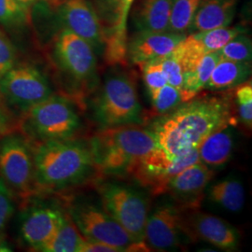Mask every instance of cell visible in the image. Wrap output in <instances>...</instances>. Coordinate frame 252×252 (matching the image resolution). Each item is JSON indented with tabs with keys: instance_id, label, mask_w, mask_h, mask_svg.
<instances>
[{
	"instance_id": "cell-32",
	"label": "cell",
	"mask_w": 252,
	"mask_h": 252,
	"mask_svg": "<svg viewBox=\"0 0 252 252\" xmlns=\"http://www.w3.org/2000/svg\"><path fill=\"white\" fill-rule=\"evenodd\" d=\"M13 212L14 194L0 179V243L3 242L7 226Z\"/></svg>"
},
{
	"instance_id": "cell-9",
	"label": "cell",
	"mask_w": 252,
	"mask_h": 252,
	"mask_svg": "<svg viewBox=\"0 0 252 252\" xmlns=\"http://www.w3.org/2000/svg\"><path fill=\"white\" fill-rule=\"evenodd\" d=\"M68 215L82 236L93 242L108 244L119 252H129L134 243L126 230L108 214L102 205L90 200H73Z\"/></svg>"
},
{
	"instance_id": "cell-12",
	"label": "cell",
	"mask_w": 252,
	"mask_h": 252,
	"mask_svg": "<svg viewBox=\"0 0 252 252\" xmlns=\"http://www.w3.org/2000/svg\"><path fill=\"white\" fill-rule=\"evenodd\" d=\"M64 214L61 207L54 203L26 199L19 224L21 242L33 251L41 252L62 224Z\"/></svg>"
},
{
	"instance_id": "cell-25",
	"label": "cell",
	"mask_w": 252,
	"mask_h": 252,
	"mask_svg": "<svg viewBox=\"0 0 252 252\" xmlns=\"http://www.w3.org/2000/svg\"><path fill=\"white\" fill-rule=\"evenodd\" d=\"M201 0H171L167 31L184 33L189 31Z\"/></svg>"
},
{
	"instance_id": "cell-30",
	"label": "cell",
	"mask_w": 252,
	"mask_h": 252,
	"mask_svg": "<svg viewBox=\"0 0 252 252\" xmlns=\"http://www.w3.org/2000/svg\"><path fill=\"white\" fill-rule=\"evenodd\" d=\"M235 103L238 116L248 129L252 126V81H246L235 87Z\"/></svg>"
},
{
	"instance_id": "cell-35",
	"label": "cell",
	"mask_w": 252,
	"mask_h": 252,
	"mask_svg": "<svg viewBox=\"0 0 252 252\" xmlns=\"http://www.w3.org/2000/svg\"><path fill=\"white\" fill-rule=\"evenodd\" d=\"M81 252H119V251L108 244L93 242L85 239L81 247Z\"/></svg>"
},
{
	"instance_id": "cell-28",
	"label": "cell",
	"mask_w": 252,
	"mask_h": 252,
	"mask_svg": "<svg viewBox=\"0 0 252 252\" xmlns=\"http://www.w3.org/2000/svg\"><path fill=\"white\" fill-rule=\"evenodd\" d=\"M30 9L16 0H0V24L7 27L18 28L26 26Z\"/></svg>"
},
{
	"instance_id": "cell-18",
	"label": "cell",
	"mask_w": 252,
	"mask_h": 252,
	"mask_svg": "<svg viewBox=\"0 0 252 252\" xmlns=\"http://www.w3.org/2000/svg\"><path fill=\"white\" fill-rule=\"evenodd\" d=\"M171 0H134L132 22L138 31H167Z\"/></svg>"
},
{
	"instance_id": "cell-14",
	"label": "cell",
	"mask_w": 252,
	"mask_h": 252,
	"mask_svg": "<svg viewBox=\"0 0 252 252\" xmlns=\"http://www.w3.org/2000/svg\"><path fill=\"white\" fill-rule=\"evenodd\" d=\"M63 27L81 36L95 53L103 54L105 34L99 16L88 0H54Z\"/></svg>"
},
{
	"instance_id": "cell-37",
	"label": "cell",
	"mask_w": 252,
	"mask_h": 252,
	"mask_svg": "<svg viewBox=\"0 0 252 252\" xmlns=\"http://www.w3.org/2000/svg\"><path fill=\"white\" fill-rule=\"evenodd\" d=\"M3 134H5V132H3L2 130H0V135H3Z\"/></svg>"
},
{
	"instance_id": "cell-1",
	"label": "cell",
	"mask_w": 252,
	"mask_h": 252,
	"mask_svg": "<svg viewBox=\"0 0 252 252\" xmlns=\"http://www.w3.org/2000/svg\"><path fill=\"white\" fill-rule=\"evenodd\" d=\"M234 120L229 98L202 96L163 114L151 130L160 148L172 157H180L198 149L214 132L235 125Z\"/></svg>"
},
{
	"instance_id": "cell-33",
	"label": "cell",
	"mask_w": 252,
	"mask_h": 252,
	"mask_svg": "<svg viewBox=\"0 0 252 252\" xmlns=\"http://www.w3.org/2000/svg\"><path fill=\"white\" fill-rule=\"evenodd\" d=\"M16 63V51L7 36L0 30V79Z\"/></svg>"
},
{
	"instance_id": "cell-8",
	"label": "cell",
	"mask_w": 252,
	"mask_h": 252,
	"mask_svg": "<svg viewBox=\"0 0 252 252\" xmlns=\"http://www.w3.org/2000/svg\"><path fill=\"white\" fill-rule=\"evenodd\" d=\"M0 94L10 111L20 118L54 92L45 74L36 65L16 63L0 79Z\"/></svg>"
},
{
	"instance_id": "cell-11",
	"label": "cell",
	"mask_w": 252,
	"mask_h": 252,
	"mask_svg": "<svg viewBox=\"0 0 252 252\" xmlns=\"http://www.w3.org/2000/svg\"><path fill=\"white\" fill-rule=\"evenodd\" d=\"M198 161V149L183 156L172 157L158 146L137 162L129 175L153 196H158L165 194L172 179Z\"/></svg>"
},
{
	"instance_id": "cell-6",
	"label": "cell",
	"mask_w": 252,
	"mask_h": 252,
	"mask_svg": "<svg viewBox=\"0 0 252 252\" xmlns=\"http://www.w3.org/2000/svg\"><path fill=\"white\" fill-rule=\"evenodd\" d=\"M0 179L23 201L36 195L33 142L19 129L0 135Z\"/></svg>"
},
{
	"instance_id": "cell-36",
	"label": "cell",
	"mask_w": 252,
	"mask_h": 252,
	"mask_svg": "<svg viewBox=\"0 0 252 252\" xmlns=\"http://www.w3.org/2000/svg\"><path fill=\"white\" fill-rule=\"evenodd\" d=\"M16 1H18L20 4H22L27 9H30V8L34 5H36V3H39L41 1H52V0H16Z\"/></svg>"
},
{
	"instance_id": "cell-15",
	"label": "cell",
	"mask_w": 252,
	"mask_h": 252,
	"mask_svg": "<svg viewBox=\"0 0 252 252\" xmlns=\"http://www.w3.org/2000/svg\"><path fill=\"white\" fill-rule=\"evenodd\" d=\"M182 234L181 209L174 202L160 203L149 213L144 241L150 249L157 252L174 250L180 247Z\"/></svg>"
},
{
	"instance_id": "cell-29",
	"label": "cell",
	"mask_w": 252,
	"mask_h": 252,
	"mask_svg": "<svg viewBox=\"0 0 252 252\" xmlns=\"http://www.w3.org/2000/svg\"><path fill=\"white\" fill-rule=\"evenodd\" d=\"M144 80L145 85L149 94H153L168 84L165 74L163 72L161 63V58L153 59L138 64Z\"/></svg>"
},
{
	"instance_id": "cell-3",
	"label": "cell",
	"mask_w": 252,
	"mask_h": 252,
	"mask_svg": "<svg viewBox=\"0 0 252 252\" xmlns=\"http://www.w3.org/2000/svg\"><path fill=\"white\" fill-rule=\"evenodd\" d=\"M97 171L124 175L158 145L151 129L138 125L101 129L90 141Z\"/></svg>"
},
{
	"instance_id": "cell-34",
	"label": "cell",
	"mask_w": 252,
	"mask_h": 252,
	"mask_svg": "<svg viewBox=\"0 0 252 252\" xmlns=\"http://www.w3.org/2000/svg\"><path fill=\"white\" fill-rule=\"evenodd\" d=\"M18 119L10 111L0 94V130L7 133L18 129Z\"/></svg>"
},
{
	"instance_id": "cell-13",
	"label": "cell",
	"mask_w": 252,
	"mask_h": 252,
	"mask_svg": "<svg viewBox=\"0 0 252 252\" xmlns=\"http://www.w3.org/2000/svg\"><path fill=\"white\" fill-rule=\"evenodd\" d=\"M181 226L184 235L201 240L224 251L235 250L239 233L228 221L200 210H181Z\"/></svg>"
},
{
	"instance_id": "cell-7",
	"label": "cell",
	"mask_w": 252,
	"mask_h": 252,
	"mask_svg": "<svg viewBox=\"0 0 252 252\" xmlns=\"http://www.w3.org/2000/svg\"><path fill=\"white\" fill-rule=\"evenodd\" d=\"M97 189L103 208L126 230L134 242H145L149 200L144 192L113 181L100 183Z\"/></svg>"
},
{
	"instance_id": "cell-10",
	"label": "cell",
	"mask_w": 252,
	"mask_h": 252,
	"mask_svg": "<svg viewBox=\"0 0 252 252\" xmlns=\"http://www.w3.org/2000/svg\"><path fill=\"white\" fill-rule=\"evenodd\" d=\"M58 68L82 89L93 88L97 74V57L94 48L81 36L63 27L53 46Z\"/></svg>"
},
{
	"instance_id": "cell-26",
	"label": "cell",
	"mask_w": 252,
	"mask_h": 252,
	"mask_svg": "<svg viewBox=\"0 0 252 252\" xmlns=\"http://www.w3.org/2000/svg\"><path fill=\"white\" fill-rule=\"evenodd\" d=\"M221 59L236 62H252V39L244 33L238 34L218 51Z\"/></svg>"
},
{
	"instance_id": "cell-20",
	"label": "cell",
	"mask_w": 252,
	"mask_h": 252,
	"mask_svg": "<svg viewBox=\"0 0 252 252\" xmlns=\"http://www.w3.org/2000/svg\"><path fill=\"white\" fill-rule=\"evenodd\" d=\"M234 126H227L212 135L198 148L199 161L211 169L223 166L233 156L235 146Z\"/></svg>"
},
{
	"instance_id": "cell-21",
	"label": "cell",
	"mask_w": 252,
	"mask_h": 252,
	"mask_svg": "<svg viewBox=\"0 0 252 252\" xmlns=\"http://www.w3.org/2000/svg\"><path fill=\"white\" fill-rule=\"evenodd\" d=\"M236 0H201L189 31L229 27L234 17Z\"/></svg>"
},
{
	"instance_id": "cell-27",
	"label": "cell",
	"mask_w": 252,
	"mask_h": 252,
	"mask_svg": "<svg viewBox=\"0 0 252 252\" xmlns=\"http://www.w3.org/2000/svg\"><path fill=\"white\" fill-rule=\"evenodd\" d=\"M150 96L154 110L160 115L168 113L185 102L180 91L170 84H165L159 90L151 94Z\"/></svg>"
},
{
	"instance_id": "cell-5",
	"label": "cell",
	"mask_w": 252,
	"mask_h": 252,
	"mask_svg": "<svg viewBox=\"0 0 252 252\" xmlns=\"http://www.w3.org/2000/svg\"><path fill=\"white\" fill-rule=\"evenodd\" d=\"M93 115L101 129L141 124L143 109L133 76L120 68L110 70L93 102Z\"/></svg>"
},
{
	"instance_id": "cell-31",
	"label": "cell",
	"mask_w": 252,
	"mask_h": 252,
	"mask_svg": "<svg viewBox=\"0 0 252 252\" xmlns=\"http://www.w3.org/2000/svg\"><path fill=\"white\" fill-rule=\"evenodd\" d=\"M161 63H162V70L165 74L168 84L180 90V93L182 94L184 71L180 62V57L176 53L175 49L170 54L161 57Z\"/></svg>"
},
{
	"instance_id": "cell-4",
	"label": "cell",
	"mask_w": 252,
	"mask_h": 252,
	"mask_svg": "<svg viewBox=\"0 0 252 252\" xmlns=\"http://www.w3.org/2000/svg\"><path fill=\"white\" fill-rule=\"evenodd\" d=\"M72 98L53 94L19 118L18 129L32 142L74 138L82 121Z\"/></svg>"
},
{
	"instance_id": "cell-24",
	"label": "cell",
	"mask_w": 252,
	"mask_h": 252,
	"mask_svg": "<svg viewBox=\"0 0 252 252\" xmlns=\"http://www.w3.org/2000/svg\"><path fill=\"white\" fill-rule=\"evenodd\" d=\"M85 238L65 212L63 222L54 237L42 248L45 252H81Z\"/></svg>"
},
{
	"instance_id": "cell-22",
	"label": "cell",
	"mask_w": 252,
	"mask_h": 252,
	"mask_svg": "<svg viewBox=\"0 0 252 252\" xmlns=\"http://www.w3.org/2000/svg\"><path fill=\"white\" fill-rule=\"evenodd\" d=\"M252 73L251 62H236L221 59L208 79L205 89L230 90L249 80Z\"/></svg>"
},
{
	"instance_id": "cell-23",
	"label": "cell",
	"mask_w": 252,
	"mask_h": 252,
	"mask_svg": "<svg viewBox=\"0 0 252 252\" xmlns=\"http://www.w3.org/2000/svg\"><path fill=\"white\" fill-rule=\"evenodd\" d=\"M220 60V56L218 52L206 54L191 70L183 75L182 95L185 102L194 98L198 93L205 89L211 73Z\"/></svg>"
},
{
	"instance_id": "cell-2",
	"label": "cell",
	"mask_w": 252,
	"mask_h": 252,
	"mask_svg": "<svg viewBox=\"0 0 252 252\" xmlns=\"http://www.w3.org/2000/svg\"><path fill=\"white\" fill-rule=\"evenodd\" d=\"M33 156L36 195L79 186L98 172L90 142L77 137L33 142Z\"/></svg>"
},
{
	"instance_id": "cell-16",
	"label": "cell",
	"mask_w": 252,
	"mask_h": 252,
	"mask_svg": "<svg viewBox=\"0 0 252 252\" xmlns=\"http://www.w3.org/2000/svg\"><path fill=\"white\" fill-rule=\"evenodd\" d=\"M213 176L214 170L198 161L172 179L165 193L181 210H198Z\"/></svg>"
},
{
	"instance_id": "cell-17",
	"label": "cell",
	"mask_w": 252,
	"mask_h": 252,
	"mask_svg": "<svg viewBox=\"0 0 252 252\" xmlns=\"http://www.w3.org/2000/svg\"><path fill=\"white\" fill-rule=\"evenodd\" d=\"M187 36L169 31H137L127 41V60L139 64L170 54Z\"/></svg>"
},
{
	"instance_id": "cell-19",
	"label": "cell",
	"mask_w": 252,
	"mask_h": 252,
	"mask_svg": "<svg viewBox=\"0 0 252 252\" xmlns=\"http://www.w3.org/2000/svg\"><path fill=\"white\" fill-rule=\"evenodd\" d=\"M205 196L210 204L230 213L241 212L246 202L243 182L234 175L209 183Z\"/></svg>"
}]
</instances>
